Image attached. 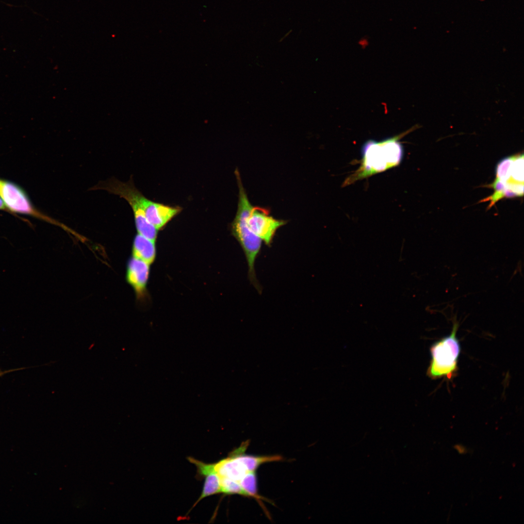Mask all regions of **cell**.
Here are the masks:
<instances>
[{
  "label": "cell",
  "mask_w": 524,
  "mask_h": 524,
  "mask_svg": "<svg viewBox=\"0 0 524 524\" xmlns=\"http://www.w3.org/2000/svg\"><path fill=\"white\" fill-rule=\"evenodd\" d=\"M246 223L250 230L270 246L277 230L285 225L286 221L279 220L270 215L269 211L259 207H252Z\"/></svg>",
  "instance_id": "5"
},
{
  "label": "cell",
  "mask_w": 524,
  "mask_h": 524,
  "mask_svg": "<svg viewBox=\"0 0 524 524\" xmlns=\"http://www.w3.org/2000/svg\"><path fill=\"white\" fill-rule=\"evenodd\" d=\"M246 445L239 447L232 452L243 464L247 472L255 471L261 464L268 462L280 461L282 458L280 456H254L241 454Z\"/></svg>",
  "instance_id": "12"
},
{
  "label": "cell",
  "mask_w": 524,
  "mask_h": 524,
  "mask_svg": "<svg viewBox=\"0 0 524 524\" xmlns=\"http://www.w3.org/2000/svg\"><path fill=\"white\" fill-rule=\"evenodd\" d=\"M92 189L105 190L125 199L132 208L138 233L156 241L159 230L147 219L139 201L141 193L135 187L131 179L125 182L115 178L110 179L98 183Z\"/></svg>",
  "instance_id": "3"
},
{
  "label": "cell",
  "mask_w": 524,
  "mask_h": 524,
  "mask_svg": "<svg viewBox=\"0 0 524 524\" xmlns=\"http://www.w3.org/2000/svg\"><path fill=\"white\" fill-rule=\"evenodd\" d=\"M22 369L23 368H19V369L18 368V369H13V370L11 369V370H6V371H1L0 369V376H1L2 375H4L5 374H6V373H9V372H13V371H17V370H19Z\"/></svg>",
  "instance_id": "15"
},
{
  "label": "cell",
  "mask_w": 524,
  "mask_h": 524,
  "mask_svg": "<svg viewBox=\"0 0 524 524\" xmlns=\"http://www.w3.org/2000/svg\"><path fill=\"white\" fill-rule=\"evenodd\" d=\"M4 208V204L3 201H2V200L0 198V209H3Z\"/></svg>",
  "instance_id": "17"
},
{
  "label": "cell",
  "mask_w": 524,
  "mask_h": 524,
  "mask_svg": "<svg viewBox=\"0 0 524 524\" xmlns=\"http://www.w3.org/2000/svg\"><path fill=\"white\" fill-rule=\"evenodd\" d=\"M239 483L246 496L260 499L258 494L257 477L255 471L248 472L242 478Z\"/></svg>",
  "instance_id": "13"
},
{
  "label": "cell",
  "mask_w": 524,
  "mask_h": 524,
  "mask_svg": "<svg viewBox=\"0 0 524 524\" xmlns=\"http://www.w3.org/2000/svg\"><path fill=\"white\" fill-rule=\"evenodd\" d=\"M149 264L132 256L128 261L126 280L133 289L139 301L147 297V284L149 274Z\"/></svg>",
  "instance_id": "6"
},
{
  "label": "cell",
  "mask_w": 524,
  "mask_h": 524,
  "mask_svg": "<svg viewBox=\"0 0 524 524\" xmlns=\"http://www.w3.org/2000/svg\"><path fill=\"white\" fill-rule=\"evenodd\" d=\"M220 478L221 493L227 494H238L246 496L239 482L225 477H220Z\"/></svg>",
  "instance_id": "14"
},
{
  "label": "cell",
  "mask_w": 524,
  "mask_h": 524,
  "mask_svg": "<svg viewBox=\"0 0 524 524\" xmlns=\"http://www.w3.org/2000/svg\"></svg>",
  "instance_id": "18"
},
{
  "label": "cell",
  "mask_w": 524,
  "mask_h": 524,
  "mask_svg": "<svg viewBox=\"0 0 524 524\" xmlns=\"http://www.w3.org/2000/svg\"><path fill=\"white\" fill-rule=\"evenodd\" d=\"M140 201L147 219L158 230L163 229L182 210V208L178 206H169L151 201L143 194Z\"/></svg>",
  "instance_id": "7"
},
{
  "label": "cell",
  "mask_w": 524,
  "mask_h": 524,
  "mask_svg": "<svg viewBox=\"0 0 524 524\" xmlns=\"http://www.w3.org/2000/svg\"><path fill=\"white\" fill-rule=\"evenodd\" d=\"M409 131L380 141L374 140L366 141L361 148L360 165L345 179L343 186H346L399 165L404 155L403 147L399 139Z\"/></svg>",
  "instance_id": "1"
},
{
  "label": "cell",
  "mask_w": 524,
  "mask_h": 524,
  "mask_svg": "<svg viewBox=\"0 0 524 524\" xmlns=\"http://www.w3.org/2000/svg\"><path fill=\"white\" fill-rule=\"evenodd\" d=\"M155 242L138 233L133 241L132 256L149 264L152 263L156 256Z\"/></svg>",
  "instance_id": "11"
},
{
  "label": "cell",
  "mask_w": 524,
  "mask_h": 524,
  "mask_svg": "<svg viewBox=\"0 0 524 524\" xmlns=\"http://www.w3.org/2000/svg\"><path fill=\"white\" fill-rule=\"evenodd\" d=\"M215 469L220 477H227L238 482L248 472L236 457L232 454L229 457L215 463Z\"/></svg>",
  "instance_id": "10"
},
{
  "label": "cell",
  "mask_w": 524,
  "mask_h": 524,
  "mask_svg": "<svg viewBox=\"0 0 524 524\" xmlns=\"http://www.w3.org/2000/svg\"><path fill=\"white\" fill-rule=\"evenodd\" d=\"M235 175L239 188V199L237 211L230 224V229L231 234L238 242L245 255L248 265L249 280L258 291L261 289V286L256 278L254 265L261 252L262 241L253 234L247 226V217L253 206L243 187L237 168L235 171Z\"/></svg>",
  "instance_id": "2"
},
{
  "label": "cell",
  "mask_w": 524,
  "mask_h": 524,
  "mask_svg": "<svg viewBox=\"0 0 524 524\" xmlns=\"http://www.w3.org/2000/svg\"><path fill=\"white\" fill-rule=\"evenodd\" d=\"M0 196L6 205L11 210L23 213L38 214L32 209L23 191L13 183L0 181Z\"/></svg>",
  "instance_id": "9"
},
{
  "label": "cell",
  "mask_w": 524,
  "mask_h": 524,
  "mask_svg": "<svg viewBox=\"0 0 524 524\" xmlns=\"http://www.w3.org/2000/svg\"><path fill=\"white\" fill-rule=\"evenodd\" d=\"M188 459L196 465L198 474L205 477L202 491L194 507L204 498L221 493V486L219 475L215 469V463H205L192 457L188 458Z\"/></svg>",
  "instance_id": "8"
},
{
  "label": "cell",
  "mask_w": 524,
  "mask_h": 524,
  "mask_svg": "<svg viewBox=\"0 0 524 524\" xmlns=\"http://www.w3.org/2000/svg\"><path fill=\"white\" fill-rule=\"evenodd\" d=\"M458 323L454 322L451 334L436 342L430 348L431 360L427 375L433 379L446 377L450 379L456 372L460 351L456 337Z\"/></svg>",
  "instance_id": "4"
},
{
  "label": "cell",
  "mask_w": 524,
  "mask_h": 524,
  "mask_svg": "<svg viewBox=\"0 0 524 524\" xmlns=\"http://www.w3.org/2000/svg\"><path fill=\"white\" fill-rule=\"evenodd\" d=\"M456 448L459 453H464L466 452L465 449L463 447H460L458 445L457 446H456Z\"/></svg>",
  "instance_id": "16"
}]
</instances>
